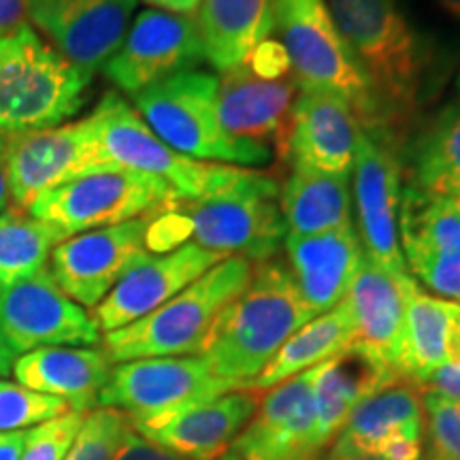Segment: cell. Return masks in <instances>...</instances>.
I'll return each mask as SVG.
<instances>
[{"mask_svg":"<svg viewBox=\"0 0 460 460\" xmlns=\"http://www.w3.org/2000/svg\"><path fill=\"white\" fill-rule=\"evenodd\" d=\"M349 54L365 75L384 130L405 146L410 126L439 88L435 45L399 0H326Z\"/></svg>","mask_w":460,"mask_h":460,"instance_id":"6da1fadb","label":"cell"},{"mask_svg":"<svg viewBox=\"0 0 460 460\" xmlns=\"http://www.w3.org/2000/svg\"><path fill=\"white\" fill-rule=\"evenodd\" d=\"M315 315L305 305L284 261H264L237 298L217 315L203 358L217 377L247 388L279 348Z\"/></svg>","mask_w":460,"mask_h":460,"instance_id":"7a4b0ae2","label":"cell"},{"mask_svg":"<svg viewBox=\"0 0 460 460\" xmlns=\"http://www.w3.org/2000/svg\"><path fill=\"white\" fill-rule=\"evenodd\" d=\"M92 75L65 60L31 24L0 32V135L54 128L84 107Z\"/></svg>","mask_w":460,"mask_h":460,"instance_id":"3957f363","label":"cell"},{"mask_svg":"<svg viewBox=\"0 0 460 460\" xmlns=\"http://www.w3.org/2000/svg\"><path fill=\"white\" fill-rule=\"evenodd\" d=\"M252 269L245 258H224L146 318L107 332L102 349L109 360L118 365L163 356H200L216 318L243 292Z\"/></svg>","mask_w":460,"mask_h":460,"instance_id":"277c9868","label":"cell"},{"mask_svg":"<svg viewBox=\"0 0 460 460\" xmlns=\"http://www.w3.org/2000/svg\"><path fill=\"white\" fill-rule=\"evenodd\" d=\"M220 77L209 71H186L132 96L135 111L166 146L200 163L243 166L267 164L271 149L241 141L222 128L217 115Z\"/></svg>","mask_w":460,"mask_h":460,"instance_id":"5b68a950","label":"cell"},{"mask_svg":"<svg viewBox=\"0 0 460 460\" xmlns=\"http://www.w3.org/2000/svg\"><path fill=\"white\" fill-rule=\"evenodd\" d=\"M278 32L298 90L329 92L348 102L362 130H384L377 101L349 54L326 0H273Z\"/></svg>","mask_w":460,"mask_h":460,"instance_id":"8992f818","label":"cell"},{"mask_svg":"<svg viewBox=\"0 0 460 460\" xmlns=\"http://www.w3.org/2000/svg\"><path fill=\"white\" fill-rule=\"evenodd\" d=\"M279 190L273 175L241 169L237 180L220 192L171 207L197 245L222 258L239 256L258 264L271 261L288 234Z\"/></svg>","mask_w":460,"mask_h":460,"instance_id":"52a82bcc","label":"cell"},{"mask_svg":"<svg viewBox=\"0 0 460 460\" xmlns=\"http://www.w3.org/2000/svg\"><path fill=\"white\" fill-rule=\"evenodd\" d=\"M88 119L107 169L156 177L172 188L180 200L211 197L230 186L241 172L237 166L200 163L175 152L143 122L135 107L113 92L96 105Z\"/></svg>","mask_w":460,"mask_h":460,"instance_id":"ba28073f","label":"cell"},{"mask_svg":"<svg viewBox=\"0 0 460 460\" xmlns=\"http://www.w3.org/2000/svg\"><path fill=\"white\" fill-rule=\"evenodd\" d=\"M234 388L209 369L203 356L139 358L113 365L99 407L122 411L132 429L143 430Z\"/></svg>","mask_w":460,"mask_h":460,"instance_id":"9c48e42d","label":"cell"},{"mask_svg":"<svg viewBox=\"0 0 460 460\" xmlns=\"http://www.w3.org/2000/svg\"><path fill=\"white\" fill-rule=\"evenodd\" d=\"M180 197L156 177L128 169H107L77 177L45 192L28 214L60 233L62 239L156 216Z\"/></svg>","mask_w":460,"mask_h":460,"instance_id":"30bf717a","label":"cell"},{"mask_svg":"<svg viewBox=\"0 0 460 460\" xmlns=\"http://www.w3.org/2000/svg\"><path fill=\"white\" fill-rule=\"evenodd\" d=\"M205 62L197 15L147 9L130 22L101 71L119 92L135 96L172 75L197 71Z\"/></svg>","mask_w":460,"mask_h":460,"instance_id":"8fae6325","label":"cell"},{"mask_svg":"<svg viewBox=\"0 0 460 460\" xmlns=\"http://www.w3.org/2000/svg\"><path fill=\"white\" fill-rule=\"evenodd\" d=\"M402 143L379 130H360L354 156L358 237L365 254L394 278L410 275L399 241Z\"/></svg>","mask_w":460,"mask_h":460,"instance_id":"7c38bea8","label":"cell"},{"mask_svg":"<svg viewBox=\"0 0 460 460\" xmlns=\"http://www.w3.org/2000/svg\"><path fill=\"white\" fill-rule=\"evenodd\" d=\"M0 331L17 356L39 348H94L101 329L68 298L49 269L0 288Z\"/></svg>","mask_w":460,"mask_h":460,"instance_id":"4fadbf2b","label":"cell"},{"mask_svg":"<svg viewBox=\"0 0 460 460\" xmlns=\"http://www.w3.org/2000/svg\"><path fill=\"white\" fill-rule=\"evenodd\" d=\"M99 171H107V164L88 118L9 137L4 152L9 200L20 209L62 183Z\"/></svg>","mask_w":460,"mask_h":460,"instance_id":"5bb4252c","label":"cell"},{"mask_svg":"<svg viewBox=\"0 0 460 460\" xmlns=\"http://www.w3.org/2000/svg\"><path fill=\"white\" fill-rule=\"evenodd\" d=\"M152 217H137L60 241L51 252V278L68 298L94 309L132 267L149 256L147 228Z\"/></svg>","mask_w":460,"mask_h":460,"instance_id":"9a60e30c","label":"cell"},{"mask_svg":"<svg viewBox=\"0 0 460 460\" xmlns=\"http://www.w3.org/2000/svg\"><path fill=\"white\" fill-rule=\"evenodd\" d=\"M399 241L407 271L435 296L460 303V207L422 190H401Z\"/></svg>","mask_w":460,"mask_h":460,"instance_id":"2e32d148","label":"cell"},{"mask_svg":"<svg viewBox=\"0 0 460 460\" xmlns=\"http://www.w3.org/2000/svg\"><path fill=\"white\" fill-rule=\"evenodd\" d=\"M137 0H26L28 24L82 71H96L119 48Z\"/></svg>","mask_w":460,"mask_h":460,"instance_id":"e0dca14e","label":"cell"},{"mask_svg":"<svg viewBox=\"0 0 460 460\" xmlns=\"http://www.w3.org/2000/svg\"><path fill=\"white\" fill-rule=\"evenodd\" d=\"M315 371L318 367L261 396L256 413L233 444L239 460H322L326 446L318 433Z\"/></svg>","mask_w":460,"mask_h":460,"instance_id":"ac0fdd59","label":"cell"},{"mask_svg":"<svg viewBox=\"0 0 460 460\" xmlns=\"http://www.w3.org/2000/svg\"><path fill=\"white\" fill-rule=\"evenodd\" d=\"M295 75L264 77L247 62L222 73L217 88V115L222 128L241 141L271 149L288 163L292 115L298 96Z\"/></svg>","mask_w":460,"mask_h":460,"instance_id":"d6986e66","label":"cell"},{"mask_svg":"<svg viewBox=\"0 0 460 460\" xmlns=\"http://www.w3.org/2000/svg\"><path fill=\"white\" fill-rule=\"evenodd\" d=\"M220 261H224L222 256L205 250L194 241H186L160 256L149 254L146 261L132 267L92 309V318L105 335L124 329L180 295L183 288L197 281Z\"/></svg>","mask_w":460,"mask_h":460,"instance_id":"ffe728a7","label":"cell"},{"mask_svg":"<svg viewBox=\"0 0 460 460\" xmlns=\"http://www.w3.org/2000/svg\"><path fill=\"white\" fill-rule=\"evenodd\" d=\"M339 439L356 450L382 460H420L424 439L422 388L405 377H396L365 396Z\"/></svg>","mask_w":460,"mask_h":460,"instance_id":"44dd1931","label":"cell"},{"mask_svg":"<svg viewBox=\"0 0 460 460\" xmlns=\"http://www.w3.org/2000/svg\"><path fill=\"white\" fill-rule=\"evenodd\" d=\"M360 130L352 107L339 96L301 90L292 115L288 163L292 169L349 177Z\"/></svg>","mask_w":460,"mask_h":460,"instance_id":"7402d4cb","label":"cell"},{"mask_svg":"<svg viewBox=\"0 0 460 460\" xmlns=\"http://www.w3.org/2000/svg\"><path fill=\"white\" fill-rule=\"evenodd\" d=\"M261 393L234 388L158 427L137 430L149 444L181 460H220L258 410Z\"/></svg>","mask_w":460,"mask_h":460,"instance_id":"603a6c76","label":"cell"},{"mask_svg":"<svg viewBox=\"0 0 460 460\" xmlns=\"http://www.w3.org/2000/svg\"><path fill=\"white\" fill-rule=\"evenodd\" d=\"M284 245L288 271L309 312L322 315L337 307L365 254L354 224L309 237H286Z\"/></svg>","mask_w":460,"mask_h":460,"instance_id":"cb8c5ba5","label":"cell"},{"mask_svg":"<svg viewBox=\"0 0 460 460\" xmlns=\"http://www.w3.org/2000/svg\"><path fill=\"white\" fill-rule=\"evenodd\" d=\"M113 362L99 348H39L17 356V384L65 401L71 411L99 410V396L111 376Z\"/></svg>","mask_w":460,"mask_h":460,"instance_id":"d4e9b609","label":"cell"},{"mask_svg":"<svg viewBox=\"0 0 460 460\" xmlns=\"http://www.w3.org/2000/svg\"><path fill=\"white\" fill-rule=\"evenodd\" d=\"M411 281V275L394 278L369 256L362 254L348 295L343 298L352 314L356 341L377 352L394 371L401 356L407 290Z\"/></svg>","mask_w":460,"mask_h":460,"instance_id":"484cf974","label":"cell"},{"mask_svg":"<svg viewBox=\"0 0 460 460\" xmlns=\"http://www.w3.org/2000/svg\"><path fill=\"white\" fill-rule=\"evenodd\" d=\"M396 377L401 376H396L382 356L358 341L318 365L314 401L318 413V433L326 450L343 430L354 407Z\"/></svg>","mask_w":460,"mask_h":460,"instance_id":"4316f807","label":"cell"},{"mask_svg":"<svg viewBox=\"0 0 460 460\" xmlns=\"http://www.w3.org/2000/svg\"><path fill=\"white\" fill-rule=\"evenodd\" d=\"M460 303L424 292L416 279L407 290L405 329L396 373L420 388L444 365L458 362Z\"/></svg>","mask_w":460,"mask_h":460,"instance_id":"83f0119b","label":"cell"},{"mask_svg":"<svg viewBox=\"0 0 460 460\" xmlns=\"http://www.w3.org/2000/svg\"><path fill=\"white\" fill-rule=\"evenodd\" d=\"M197 22L207 62L224 73L273 32V0H200Z\"/></svg>","mask_w":460,"mask_h":460,"instance_id":"f1b7e54d","label":"cell"},{"mask_svg":"<svg viewBox=\"0 0 460 460\" xmlns=\"http://www.w3.org/2000/svg\"><path fill=\"white\" fill-rule=\"evenodd\" d=\"M286 237H309L352 222L349 177L292 169L279 190Z\"/></svg>","mask_w":460,"mask_h":460,"instance_id":"f546056e","label":"cell"},{"mask_svg":"<svg viewBox=\"0 0 460 460\" xmlns=\"http://www.w3.org/2000/svg\"><path fill=\"white\" fill-rule=\"evenodd\" d=\"M356 341V329L349 307L341 301L331 312L315 315L307 324L301 326L295 335L281 345L273 360L264 367L261 376L247 388L269 390L279 386L286 379L301 376V373L314 369L332 356L343 352Z\"/></svg>","mask_w":460,"mask_h":460,"instance_id":"4dcf8cb0","label":"cell"},{"mask_svg":"<svg viewBox=\"0 0 460 460\" xmlns=\"http://www.w3.org/2000/svg\"><path fill=\"white\" fill-rule=\"evenodd\" d=\"M407 152V186L441 199H460V101L441 109L411 137Z\"/></svg>","mask_w":460,"mask_h":460,"instance_id":"1f68e13d","label":"cell"},{"mask_svg":"<svg viewBox=\"0 0 460 460\" xmlns=\"http://www.w3.org/2000/svg\"><path fill=\"white\" fill-rule=\"evenodd\" d=\"M65 241L60 233L28 209L7 207L0 214V288L15 284L48 269L54 247Z\"/></svg>","mask_w":460,"mask_h":460,"instance_id":"d6a6232c","label":"cell"},{"mask_svg":"<svg viewBox=\"0 0 460 460\" xmlns=\"http://www.w3.org/2000/svg\"><path fill=\"white\" fill-rule=\"evenodd\" d=\"M65 401L0 379V433L28 430L68 413Z\"/></svg>","mask_w":460,"mask_h":460,"instance_id":"836d02e7","label":"cell"},{"mask_svg":"<svg viewBox=\"0 0 460 460\" xmlns=\"http://www.w3.org/2000/svg\"><path fill=\"white\" fill-rule=\"evenodd\" d=\"M128 430L130 422L122 411L99 407L85 416L65 460H113Z\"/></svg>","mask_w":460,"mask_h":460,"instance_id":"e575fe53","label":"cell"},{"mask_svg":"<svg viewBox=\"0 0 460 460\" xmlns=\"http://www.w3.org/2000/svg\"><path fill=\"white\" fill-rule=\"evenodd\" d=\"M424 435L429 441L427 456L460 460V401L444 394L424 393Z\"/></svg>","mask_w":460,"mask_h":460,"instance_id":"d590c367","label":"cell"},{"mask_svg":"<svg viewBox=\"0 0 460 460\" xmlns=\"http://www.w3.org/2000/svg\"><path fill=\"white\" fill-rule=\"evenodd\" d=\"M88 413L68 411L28 430L26 447L20 460H65Z\"/></svg>","mask_w":460,"mask_h":460,"instance_id":"8d00e7d4","label":"cell"},{"mask_svg":"<svg viewBox=\"0 0 460 460\" xmlns=\"http://www.w3.org/2000/svg\"><path fill=\"white\" fill-rule=\"evenodd\" d=\"M113 460H181L172 454L160 450L158 446L149 444L146 437H141L135 429L130 427L126 433L122 446L118 447Z\"/></svg>","mask_w":460,"mask_h":460,"instance_id":"74e56055","label":"cell"},{"mask_svg":"<svg viewBox=\"0 0 460 460\" xmlns=\"http://www.w3.org/2000/svg\"><path fill=\"white\" fill-rule=\"evenodd\" d=\"M424 393L444 394L447 399L460 401V362L458 365H444L430 376L422 386Z\"/></svg>","mask_w":460,"mask_h":460,"instance_id":"f35d334b","label":"cell"},{"mask_svg":"<svg viewBox=\"0 0 460 460\" xmlns=\"http://www.w3.org/2000/svg\"><path fill=\"white\" fill-rule=\"evenodd\" d=\"M28 24L26 0H0V32Z\"/></svg>","mask_w":460,"mask_h":460,"instance_id":"ab89813d","label":"cell"},{"mask_svg":"<svg viewBox=\"0 0 460 460\" xmlns=\"http://www.w3.org/2000/svg\"><path fill=\"white\" fill-rule=\"evenodd\" d=\"M28 430H11V433H0V460H20L22 458V454H24V447H26Z\"/></svg>","mask_w":460,"mask_h":460,"instance_id":"60d3db41","label":"cell"},{"mask_svg":"<svg viewBox=\"0 0 460 460\" xmlns=\"http://www.w3.org/2000/svg\"><path fill=\"white\" fill-rule=\"evenodd\" d=\"M322 460H382V458L371 456V454L356 450V447L349 446L348 441L339 439V437H337V439L329 446V450L324 452Z\"/></svg>","mask_w":460,"mask_h":460,"instance_id":"b9f144b4","label":"cell"},{"mask_svg":"<svg viewBox=\"0 0 460 460\" xmlns=\"http://www.w3.org/2000/svg\"><path fill=\"white\" fill-rule=\"evenodd\" d=\"M154 9L172 11V13H194L200 0H146Z\"/></svg>","mask_w":460,"mask_h":460,"instance_id":"7bdbcfd3","label":"cell"},{"mask_svg":"<svg viewBox=\"0 0 460 460\" xmlns=\"http://www.w3.org/2000/svg\"><path fill=\"white\" fill-rule=\"evenodd\" d=\"M429 3L439 11L446 20H450L452 24L460 26V0H429Z\"/></svg>","mask_w":460,"mask_h":460,"instance_id":"ee69618b","label":"cell"},{"mask_svg":"<svg viewBox=\"0 0 460 460\" xmlns=\"http://www.w3.org/2000/svg\"><path fill=\"white\" fill-rule=\"evenodd\" d=\"M13 362H15V354L11 352L7 339H4L3 331H0V379L7 377L11 371H13Z\"/></svg>","mask_w":460,"mask_h":460,"instance_id":"f6af8a7d","label":"cell"},{"mask_svg":"<svg viewBox=\"0 0 460 460\" xmlns=\"http://www.w3.org/2000/svg\"><path fill=\"white\" fill-rule=\"evenodd\" d=\"M9 203V183H7V172H4V158H0V214L7 209Z\"/></svg>","mask_w":460,"mask_h":460,"instance_id":"bcb514c9","label":"cell"},{"mask_svg":"<svg viewBox=\"0 0 460 460\" xmlns=\"http://www.w3.org/2000/svg\"><path fill=\"white\" fill-rule=\"evenodd\" d=\"M7 143H9V137L0 135V158H4V152H7Z\"/></svg>","mask_w":460,"mask_h":460,"instance_id":"7dc6e473","label":"cell"},{"mask_svg":"<svg viewBox=\"0 0 460 460\" xmlns=\"http://www.w3.org/2000/svg\"><path fill=\"white\" fill-rule=\"evenodd\" d=\"M220 460H239V458H237V454H234V452H228L226 456H222Z\"/></svg>","mask_w":460,"mask_h":460,"instance_id":"c3c4849f","label":"cell"},{"mask_svg":"<svg viewBox=\"0 0 460 460\" xmlns=\"http://www.w3.org/2000/svg\"><path fill=\"white\" fill-rule=\"evenodd\" d=\"M456 88H458V92H460V73H458V77H456Z\"/></svg>","mask_w":460,"mask_h":460,"instance_id":"681fc988","label":"cell"},{"mask_svg":"<svg viewBox=\"0 0 460 460\" xmlns=\"http://www.w3.org/2000/svg\"><path fill=\"white\" fill-rule=\"evenodd\" d=\"M427 460H439V458H433V456H427Z\"/></svg>","mask_w":460,"mask_h":460,"instance_id":"f907efd6","label":"cell"},{"mask_svg":"<svg viewBox=\"0 0 460 460\" xmlns=\"http://www.w3.org/2000/svg\"><path fill=\"white\" fill-rule=\"evenodd\" d=\"M456 203H458V207H460V199H458V200H456Z\"/></svg>","mask_w":460,"mask_h":460,"instance_id":"816d5d0a","label":"cell"}]
</instances>
